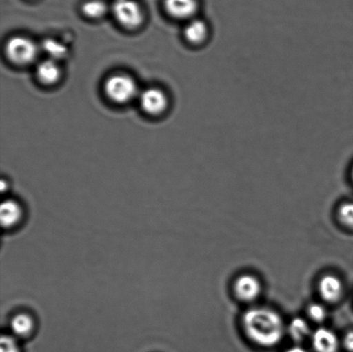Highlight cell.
I'll return each mask as SVG.
<instances>
[{
	"instance_id": "1",
	"label": "cell",
	"mask_w": 353,
	"mask_h": 352,
	"mask_svg": "<svg viewBox=\"0 0 353 352\" xmlns=\"http://www.w3.org/2000/svg\"><path fill=\"white\" fill-rule=\"evenodd\" d=\"M242 322L249 339L261 346H276L282 340L285 333L281 316L272 309H249L245 313Z\"/></svg>"
},
{
	"instance_id": "17",
	"label": "cell",
	"mask_w": 353,
	"mask_h": 352,
	"mask_svg": "<svg viewBox=\"0 0 353 352\" xmlns=\"http://www.w3.org/2000/svg\"><path fill=\"white\" fill-rule=\"evenodd\" d=\"M339 217L345 226L353 227V203L342 205L339 209Z\"/></svg>"
},
{
	"instance_id": "6",
	"label": "cell",
	"mask_w": 353,
	"mask_h": 352,
	"mask_svg": "<svg viewBox=\"0 0 353 352\" xmlns=\"http://www.w3.org/2000/svg\"><path fill=\"white\" fill-rule=\"evenodd\" d=\"M262 291L261 284L254 276L245 274L236 279L234 292L239 298L245 302L254 301Z\"/></svg>"
},
{
	"instance_id": "11",
	"label": "cell",
	"mask_w": 353,
	"mask_h": 352,
	"mask_svg": "<svg viewBox=\"0 0 353 352\" xmlns=\"http://www.w3.org/2000/svg\"><path fill=\"white\" fill-rule=\"evenodd\" d=\"M37 79L45 85L54 84L61 78V69L57 61L51 60L43 61L37 68Z\"/></svg>"
},
{
	"instance_id": "15",
	"label": "cell",
	"mask_w": 353,
	"mask_h": 352,
	"mask_svg": "<svg viewBox=\"0 0 353 352\" xmlns=\"http://www.w3.org/2000/svg\"><path fill=\"white\" fill-rule=\"evenodd\" d=\"M43 48L50 55L51 60L57 61L61 60L68 54V48L65 45L54 39H47L43 41Z\"/></svg>"
},
{
	"instance_id": "16",
	"label": "cell",
	"mask_w": 353,
	"mask_h": 352,
	"mask_svg": "<svg viewBox=\"0 0 353 352\" xmlns=\"http://www.w3.org/2000/svg\"><path fill=\"white\" fill-rule=\"evenodd\" d=\"M289 332L294 340L301 341L310 335V327L305 320L297 317L290 322Z\"/></svg>"
},
{
	"instance_id": "4",
	"label": "cell",
	"mask_w": 353,
	"mask_h": 352,
	"mask_svg": "<svg viewBox=\"0 0 353 352\" xmlns=\"http://www.w3.org/2000/svg\"><path fill=\"white\" fill-rule=\"evenodd\" d=\"M114 17L123 26L134 29L143 21V12L136 0H115L112 6Z\"/></svg>"
},
{
	"instance_id": "20",
	"label": "cell",
	"mask_w": 353,
	"mask_h": 352,
	"mask_svg": "<svg viewBox=\"0 0 353 352\" xmlns=\"http://www.w3.org/2000/svg\"><path fill=\"white\" fill-rule=\"evenodd\" d=\"M344 344L348 351L353 352V332H349L344 339Z\"/></svg>"
},
{
	"instance_id": "9",
	"label": "cell",
	"mask_w": 353,
	"mask_h": 352,
	"mask_svg": "<svg viewBox=\"0 0 353 352\" xmlns=\"http://www.w3.org/2000/svg\"><path fill=\"white\" fill-rule=\"evenodd\" d=\"M197 7L196 0H165V9L175 19H190L196 12Z\"/></svg>"
},
{
	"instance_id": "22",
	"label": "cell",
	"mask_w": 353,
	"mask_h": 352,
	"mask_svg": "<svg viewBox=\"0 0 353 352\" xmlns=\"http://www.w3.org/2000/svg\"><path fill=\"white\" fill-rule=\"evenodd\" d=\"M352 179H353V168H352Z\"/></svg>"
},
{
	"instance_id": "7",
	"label": "cell",
	"mask_w": 353,
	"mask_h": 352,
	"mask_svg": "<svg viewBox=\"0 0 353 352\" xmlns=\"http://www.w3.org/2000/svg\"><path fill=\"white\" fill-rule=\"evenodd\" d=\"M312 344L316 352H337L339 340L333 331L320 327L312 334Z\"/></svg>"
},
{
	"instance_id": "18",
	"label": "cell",
	"mask_w": 353,
	"mask_h": 352,
	"mask_svg": "<svg viewBox=\"0 0 353 352\" xmlns=\"http://www.w3.org/2000/svg\"><path fill=\"white\" fill-rule=\"evenodd\" d=\"M307 313H309L310 318L317 322H323L327 317L326 309L324 308V306L319 304V303L311 304L309 309H307Z\"/></svg>"
},
{
	"instance_id": "5",
	"label": "cell",
	"mask_w": 353,
	"mask_h": 352,
	"mask_svg": "<svg viewBox=\"0 0 353 352\" xmlns=\"http://www.w3.org/2000/svg\"><path fill=\"white\" fill-rule=\"evenodd\" d=\"M140 105L145 112L150 115H158L164 112L168 106V96L158 88H148L141 92Z\"/></svg>"
},
{
	"instance_id": "8",
	"label": "cell",
	"mask_w": 353,
	"mask_h": 352,
	"mask_svg": "<svg viewBox=\"0 0 353 352\" xmlns=\"http://www.w3.org/2000/svg\"><path fill=\"white\" fill-rule=\"evenodd\" d=\"M319 291L325 301L337 302L343 293V284L336 276L326 275L320 280Z\"/></svg>"
},
{
	"instance_id": "12",
	"label": "cell",
	"mask_w": 353,
	"mask_h": 352,
	"mask_svg": "<svg viewBox=\"0 0 353 352\" xmlns=\"http://www.w3.org/2000/svg\"><path fill=\"white\" fill-rule=\"evenodd\" d=\"M183 34L189 43L197 45L203 43L207 39L209 29L203 20L192 19L185 26Z\"/></svg>"
},
{
	"instance_id": "14",
	"label": "cell",
	"mask_w": 353,
	"mask_h": 352,
	"mask_svg": "<svg viewBox=\"0 0 353 352\" xmlns=\"http://www.w3.org/2000/svg\"><path fill=\"white\" fill-rule=\"evenodd\" d=\"M108 7L102 0H88L82 5V12L91 19H100L105 16Z\"/></svg>"
},
{
	"instance_id": "21",
	"label": "cell",
	"mask_w": 353,
	"mask_h": 352,
	"mask_svg": "<svg viewBox=\"0 0 353 352\" xmlns=\"http://www.w3.org/2000/svg\"><path fill=\"white\" fill-rule=\"evenodd\" d=\"M285 352H307L305 349H303V347L300 346H294L290 348V349L287 350Z\"/></svg>"
},
{
	"instance_id": "3",
	"label": "cell",
	"mask_w": 353,
	"mask_h": 352,
	"mask_svg": "<svg viewBox=\"0 0 353 352\" xmlns=\"http://www.w3.org/2000/svg\"><path fill=\"white\" fill-rule=\"evenodd\" d=\"M6 55L10 61L17 65H27L36 60L38 47L29 38L14 37L7 41Z\"/></svg>"
},
{
	"instance_id": "19",
	"label": "cell",
	"mask_w": 353,
	"mask_h": 352,
	"mask_svg": "<svg viewBox=\"0 0 353 352\" xmlns=\"http://www.w3.org/2000/svg\"><path fill=\"white\" fill-rule=\"evenodd\" d=\"M0 352H20L19 344L14 336L5 335L1 338Z\"/></svg>"
},
{
	"instance_id": "2",
	"label": "cell",
	"mask_w": 353,
	"mask_h": 352,
	"mask_svg": "<svg viewBox=\"0 0 353 352\" xmlns=\"http://www.w3.org/2000/svg\"><path fill=\"white\" fill-rule=\"evenodd\" d=\"M137 85L132 77L127 74L110 76L105 84V92L110 99L119 103H125L136 98Z\"/></svg>"
},
{
	"instance_id": "10",
	"label": "cell",
	"mask_w": 353,
	"mask_h": 352,
	"mask_svg": "<svg viewBox=\"0 0 353 352\" xmlns=\"http://www.w3.org/2000/svg\"><path fill=\"white\" fill-rule=\"evenodd\" d=\"M23 211L19 203L12 199L3 202L0 207V220L5 229L15 227L22 219Z\"/></svg>"
},
{
	"instance_id": "13",
	"label": "cell",
	"mask_w": 353,
	"mask_h": 352,
	"mask_svg": "<svg viewBox=\"0 0 353 352\" xmlns=\"http://www.w3.org/2000/svg\"><path fill=\"white\" fill-rule=\"evenodd\" d=\"M10 329L14 337L26 338L34 331V320L27 313H19L13 317L10 322Z\"/></svg>"
}]
</instances>
